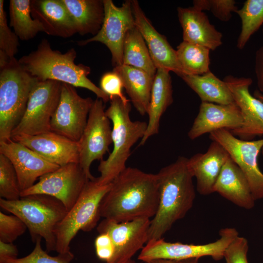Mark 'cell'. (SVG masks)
Returning <instances> with one entry per match:
<instances>
[{
  "instance_id": "cell-1",
  "label": "cell",
  "mask_w": 263,
  "mask_h": 263,
  "mask_svg": "<svg viewBox=\"0 0 263 263\" xmlns=\"http://www.w3.org/2000/svg\"><path fill=\"white\" fill-rule=\"evenodd\" d=\"M159 203L156 174L127 167L111 183L103 198L99 214L115 222L152 218Z\"/></svg>"
},
{
  "instance_id": "cell-2",
  "label": "cell",
  "mask_w": 263,
  "mask_h": 263,
  "mask_svg": "<svg viewBox=\"0 0 263 263\" xmlns=\"http://www.w3.org/2000/svg\"><path fill=\"white\" fill-rule=\"evenodd\" d=\"M188 159L179 156L156 174L159 203L156 214L150 220L148 241L162 238L193 206L195 190Z\"/></svg>"
},
{
  "instance_id": "cell-3",
  "label": "cell",
  "mask_w": 263,
  "mask_h": 263,
  "mask_svg": "<svg viewBox=\"0 0 263 263\" xmlns=\"http://www.w3.org/2000/svg\"><path fill=\"white\" fill-rule=\"evenodd\" d=\"M76 51L71 48L65 53L53 50L49 41L42 39L37 49L19 60L20 67L38 81L52 80L66 83L74 87L85 88L94 93L104 103L109 96L88 78L89 66L76 64Z\"/></svg>"
},
{
  "instance_id": "cell-4",
  "label": "cell",
  "mask_w": 263,
  "mask_h": 263,
  "mask_svg": "<svg viewBox=\"0 0 263 263\" xmlns=\"http://www.w3.org/2000/svg\"><path fill=\"white\" fill-rule=\"evenodd\" d=\"M131 110L130 102L125 104L118 97H114L110 99V105L105 111L113 124V149L98 166L100 175L96 180L100 185L111 183L127 168L126 163L131 154L132 147L145 133L147 123L132 121L130 117Z\"/></svg>"
},
{
  "instance_id": "cell-5",
  "label": "cell",
  "mask_w": 263,
  "mask_h": 263,
  "mask_svg": "<svg viewBox=\"0 0 263 263\" xmlns=\"http://www.w3.org/2000/svg\"><path fill=\"white\" fill-rule=\"evenodd\" d=\"M0 206L23 221L33 242L43 239L47 252L56 251V230L68 212L60 201L47 195L33 194L13 201L0 198Z\"/></svg>"
},
{
  "instance_id": "cell-6",
  "label": "cell",
  "mask_w": 263,
  "mask_h": 263,
  "mask_svg": "<svg viewBox=\"0 0 263 263\" xmlns=\"http://www.w3.org/2000/svg\"><path fill=\"white\" fill-rule=\"evenodd\" d=\"M37 80L20 67L15 57L0 64V142L11 139Z\"/></svg>"
},
{
  "instance_id": "cell-7",
  "label": "cell",
  "mask_w": 263,
  "mask_h": 263,
  "mask_svg": "<svg viewBox=\"0 0 263 263\" xmlns=\"http://www.w3.org/2000/svg\"><path fill=\"white\" fill-rule=\"evenodd\" d=\"M111 186V183L99 184L96 178L87 183L75 204L56 227V251L58 254L71 251L70 243L79 231H90L96 226L101 218L100 203Z\"/></svg>"
},
{
  "instance_id": "cell-8",
  "label": "cell",
  "mask_w": 263,
  "mask_h": 263,
  "mask_svg": "<svg viewBox=\"0 0 263 263\" xmlns=\"http://www.w3.org/2000/svg\"><path fill=\"white\" fill-rule=\"evenodd\" d=\"M219 233L217 240L204 244L171 243L163 238L150 240L141 249L138 259L145 263L156 259L184 260L209 256L220 261L224 258L226 248L239 233L233 227L222 228Z\"/></svg>"
},
{
  "instance_id": "cell-9",
  "label": "cell",
  "mask_w": 263,
  "mask_h": 263,
  "mask_svg": "<svg viewBox=\"0 0 263 263\" xmlns=\"http://www.w3.org/2000/svg\"><path fill=\"white\" fill-rule=\"evenodd\" d=\"M62 83L56 80H37L31 91L27 107L12 136L35 135L50 131L52 117L60 97Z\"/></svg>"
},
{
  "instance_id": "cell-10",
  "label": "cell",
  "mask_w": 263,
  "mask_h": 263,
  "mask_svg": "<svg viewBox=\"0 0 263 263\" xmlns=\"http://www.w3.org/2000/svg\"><path fill=\"white\" fill-rule=\"evenodd\" d=\"M104 103L98 98L94 101L86 127L77 142L79 164L90 180L95 178L90 172L91 164L95 160H103L112 143V128Z\"/></svg>"
},
{
  "instance_id": "cell-11",
  "label": "cell",
  "mask_w": 263,
  "mask_h": 263,
  "mask_svg": "<svg viewBox=\"0 0 263 263\" xmlns=\"http://www.w3.org/2000/svg\"><path fill=\"white\" fill-rule=\"evenodd\" d=\"M89 180L79 163H71L41 176L33 186L21 192V197L50 196L60 201L69 211Z\"/></svg>"
},
{
  "instance_id": "cell-12",
  "label": "cell",
  "mask_w": 263,
  "mask_h": 263,
  "mask_svg": "<svg viewBox=\"0 0 263 263\" xmlns=\"http://www.w3.org/2000/svg\"><path fill=\"white\" fill-rule=\"evenodd\" d=\"M105 16L98 33L86 40L77 41L79 46L93 42L104 44L109 49L112 62L114 67L123 64L124 40L128 32L135 26L130 0H125L121 6H116L112 0H103Z\"/></svg>"
},
{
  "instance_id": "cell-13",
  "label": "cell",
  "mask_w": 263,
  "mask_h": 263,
  "mask_svg": "<svg viewBox=\"0 0 263 263\" xmlns=\"http://www.w3.org/2000/svg\"><path fill=\"white\" fill-rule=\"evenodd\" d=\"M209 138L220 144L245 176L255 201L263 199V173L258 165V156L263 147V138L241 140L229 130L220 129L209 133Z\"/></svg>"
},
{
  "instance_id": "cell-14",
  "label": "cell",
  "mask_w": 263,
  "mask_h": 263,
  "mask_svg": "<svg viewBox=\"0 0 263 263\" xmlns=\"http://www.w3.org/2000/svg\"><path fill=\"white\" fill-rule=\"evenodd\" d=\"M94 101L91 97L80 96L72 85L62 83L60 97L51 120L50 131L78 142Z\"/></svg>"
},
{
  "instance_id": "cell-15",
  "label": "cell",
  "mask_w": 263,
  "mask_h": 263,
  "mask_svg": "<svg viewBox=\"0 0 263 263\" xmlns=\"http://www.w3.org/2000/svg\"><path fill=\"white\" fill-rule=\"evenodd\" d=\"M150 223L149 218L119 223L104 219L97 226V230L99 234H107L113 243L114 253L109 263H120L131 260L142 249L148 241Z\"/></svg>"
},
{
  "instance_id": "cell-16",
  "label": "cell",
  "mask_w": 263,
  "mask_h": 263,
  "mask_svg": "<svg viewBox=\"0 0 263 263\" xmlns=\"http://www.w3.org/2000/svg\"><path fill=\"white\" fill-rule=\"evenodd\" d=\"M223 80L230 90L234 102L241 110L243 120L240 128L229 131L245 141L253 140L257 136L263 135V102L250 93L252 79L228 75Z\"/></svg>"
},
{
  "instance_id": "cell-17",
  "label": "cell",
  "mask_w": 263,
  "mask_h": 263,
  "mask_svg": "<svg viewBox=\"0 0 263 263\" xmlns=\"http://www.w3.org/2000/svg\"><path fill=\"white\" fill-rule=\"evenodd\" d=\"M0 153L7 157L13 165L21 191L33 186L44 174L60 167L12 139L0 142Z\"/></svg>"
},
{
  "instance_id": "cell-18",
  "label": "cell",
  "mask_w": 263,
  "mask_h": 263,
  "mask_svg": "<svg viewBox=\"0 0 263 263\" xmlns=\"http://www.w3.org/2000/svg\"><path fill=\"white\" fill-rule=\"evenodd\" d=\"M135 24L148 48L151 59L157 69L172 71L181 77L185 75L174 50L166 37L160 34L152 26L141 8L138 1L132 0Z\"/></svg>"
},
{
  "instance_id": "cell-19",
  "label": "cell",
  "mask_w": 263,
  "mask_h": 263,
  "mask_svg": "<svg viewBox=\"0 0 263 263\" xmlns=\"http://www.w3.org/2000/svg\"><path fill=\"white\" fill-rule=\"evenodd\" d=\"M11 139L59 166L79 163L78 142L53 132L35 135H17L12 136Z\"/></svg>"
},
{
  "instance_id": "cell-20",
  "label": "cell",
  "mask_w": 263,
  "mask_h": 263,
  "mask_svg": "<svg viewBox=\"0 0 263 263\" xmlns=\"http://www.w3.org/2000/svg\"><path fill=\"white\" fill-rule=\"evenodd\" d=\"M243 123L241 110L235 102L222 105L202 102L188 135L190 139L194 140L220 129L230 131L237 129Z\"/></svg>"
},
{
  "instance_id": "cell-21",
  "label": "cell",
  "mask_w": 263,
  "mask_h": 263,
  "mask_svg": "<svg viewBox=\"0 0 263 263\" xmlns=\"http://www.w3.org/2000/svg\"><path fill=\"white\" fill-rule=\"evenodd\" d=\"M229 155L218 142L212 141L207 151L188 158L187 166L196 179L197 191L202 195L214 192V187L222 169Z\"/></svg>"
},
{
  "instance_id": "cell-22",
  "label": "cell",
  "mask_w": 263,
  "mask_h": 263,
  "mask_svg": "<svg viewBox=\"0 0 263 263\" xmlns=\"http://www.w3.org/2000/svg\"><path fill=\"white\" fill-rule=\"evenodd\" d=\"M183 41L215 50L222 44L223 35L210 23L207 16L193 6L177 8Z\"/></svg>"
},
{
  "instance_id": "cell-23",
  "label": "cell",
  "mask_w": 263,
  "mask_h": 263,
  "mask_svg": "<svg viewBox=\"0 0 263 263\" xmlns=\"http://www.w3.org/2000/svg\"><path fill=\"white\" fill-rule=\"evenodd\" d=\"M32 18L50 36L70 38L77 33L74 22L61 0H31Z\"/></svg>"
},
{
  "instance_id": "cell-24",
  "label": "cell",
  "mask_w": 263,
  "mask_h": 263,
  "mask_svg": "<svg viewBox=\"0 0 263 263\" xmlns=\"http://www.w3.org/2000/svg\"><path fill=\"white\" fill-rule=\"evenodd\" d=\"M214 192L235 205L251 209L256 201L243 172L229 157L224 165L214 187Z\"/></svg>"
},
{
  "instance_id": "cell-25",
  "label": "cell",
  "mask_w": 263,
  "mask_h": 263,
  "mask_svg": "<svg viewBox=\"0 0 263 263\" xmlns=\"http://www.w3.org/2000/svg\"><path fill=\"white\" fill-rule=\"evenodd\" d=\"M169 71L159 68L154 77L147 114L149 121L145 133L140 140L143 146L148 139L159 132L161 116L173 102L172 81Z\"/></svg>"
},
{
  "instance_id": "cell-26",
  "label": "cell",
  "mask_w": 263,
  "mask_h": 263,
  "mask_svg": "<svg viewBox=\"0 0 263 263\" xmlns=\"http://www.w3.org/2000/svg\"><path fill=\"white\" fill-rule=\"evenodd\" d=\"M113 71L121 77L137 111L142 116L147 113L154 77L143 70L124 64L114 67Z\"/></svg>"
},
{
  "instance_id": "cell-27",
  "label": "cell",
  "mask_w": 263,
  "mask_h": 263,
  "mask_svg": "<svg viewBox=\"0 0 263 263\" xmlns=\"http://www.w3.org/2000/svg\"><path fill=\"white\" fill-rule=\"evenodd\" d=\"M75 25L77 33L96 35L100 30L105 16L101 0H61Z\"/></svg>"
},
{
  "instance_id": "cell-28",
  "label": "cell",
  "mask_w": 263,
  "mask_h": 263,
  "mask_svg": "<svg viewBox=\"0 0 263 263\" xmlns=\"http://www.w3.org/2000/svg\"><path fill=\"white\" fill-rule=\"evenodd\" d=\"M181 77L197 94L202 102L222 105L235 102L226 83L210 71L202 75H184Z\"/></svg>"
},
{
  "instance_id": "cell-29",
  "label": "cell",
  "mask_w": 263,
  "mask_h": 263,
  "mask_svg": "<svg viewBox=\"0 0 263 263\" xmlns=\"http://www.w3.org/2000/svg\"><path fill=\"white\" fill-rule=\"evenodd\" d=\"M123 64L143 70L154 77L157 71L142 34L136 27L127 33L123 51Z\"/></svg>"
},
{
  "instance_id": "cell-30",
  "label": "cell",
  "mask_w": 263,
  "mask_h": 263,
  "mask_svg": "<svg viewBox=\"0 0 263 263\" xmlns=\"http://www.w3.org/2000/svg\"><path fill=\"white\" fill-rule=\"evenodd\" d=\"M10 26L19 39L28 40L45 30L31 14V0H10L9 5Z\"/></svg>"
},
{
  "instance_id": "cell-31",
  "label": "cell",
  "mask_w": 263,
  "mask_h": 263,
  "mask_svg": "<svg viewBox=\"0 0 263 263\" xmlns=\"http://www.w3.org/2000/svg\"><path fill=\"white\" fill-rule=\"evenodd\" d=\"M176 51L185 75H202L210 71L209 49L183 41Z\"/></svg>"
},
{
  "instance_id": "cell-32",
  "label": "cell",
  "mask_w": 263,
  "mask_h": 263,
  "mask_svg": "<svg viewBox=\"0 0 263 263\" xmlns=\"http://www.w3.org/2000/svg\"><path fill=\"white\" fill-rule=\"evenodd\" d=\"M236 13L242 23L237 47L242 50L251 37L263 24V0H247Z\"/></svg>"
},
{
  "instance_id": "cell-33",
  "label": "cell",
  "mask_w": 263,
  "mask_h": 263,
  "mask_svg": "<svg viewBox=\"0 0 263 263\" xmlns=\"http://www.w3.org/2000/svg\"><path fill=\"white\" fill-rule=\"evenodd\" d=\"M21 190L15 168L9 159L0 153V196L6 200L21 197Z\"/></svg>"
},
{
  "instance_id": "cell-34",
  "label": "cell",
  "mask_w": 263,
  "mask_h": 263,
  "mask_svg": "<svg viewBox=\"0 0 263 263\" xmlns=\"http://www.w3.org/2000/svg\"><path fill=\"white\" fill-rule=\"evenodd\" d=\"M41 238L38 239L33 251L28 255L20 258L0 261V263H70L74 258L70 251L58 254L56 256L49 255L41 246Z\"/></svg>"
},
{
  "instance_id": "cell-35",
  "label": "cell",
  "mask_w": 263,
  "mask_h": 263,
  "mask_svg": "<svg viewBox=\"0 0 263 263\" xmlns=\"http://www.w3.org/2000/svg\"><path fill=\"white\" fill-rule=\"evenodd\" d=\"M193 7L203 11H210L219 20L226 22L232 17V13L238 9L234 0H195Z\"/></svg>"
},
{
  "instance_id": "cell-36",
  "label": "cell",
  "mask_w": 263,
  "mask_h": 263,
  "mask_svg": "<svg viewBox=\"0 0 263 263\" xmlns=\"http://www.w3.org/2000/svg\"><path fill=\"white\" fill-rule=\"evenodd\" d=\"M19 46V38L7 24L4 0H0V52L9 58L14 57Z\"/></svg>"
},
{
  "instance_id": "cell-37",
  "label": "cell",
  "mask_w": 263,
  "mask_h": 263,
  "mask_svg": "<svg viewBox=\"0 0 263 263\" xmlns=\"http://www.w3.org/2000/svg\"><path fill=\"white\" fill-rule=\"evenodd\" d=\"M27 229L25 223L17 216L0 212V241L13 243Z\"/></svg>"
},
{
  "instance_id": "cell-38",
  "label": "cell",
  "mask_w": 263,
  "mask_h": 263,
  "mask_svg": "<svg viewBox=\"0 0 263 263\" xmlns=\"http://www.w3.org/2000/svg\"><path fill=\"white\" fill-rule=\"evenodd\" d=\"M99 88L110 99L117 97L125 104L130 102L123 93L124 86L121 77L113 71L103 74L100 80Z\"/></svg>"
},
{
  "instance_id": "cell-39",
  "label": "cell",
  "mask_w": 263,
  "mask_h": 263,
  "mask_svg": "<svg viewBox=\"0 0 263 263\" xmlns=\"http://www.w3.org/2000/svg\"><path fill=\"white\" fill-rule=\"evenodd\" d=\"M248 247L247 240L244 237L237 236L225 250L224 258L226 263H248Z\"/></svg>"
},
{
  "instance_id": "cell-40",
  "label": "cell",
  "mask_w": 263,
  "mask_h": 263,
  "mask_svg": "<svg viewBox=\"0 0 263 263\" xmlns=\"http://www.w3.org/2000/svg\"><path fill=\"white\" fill-rule=\"evenodd\" d=\"M95 247L97 257L109 263L114 253V248L110 237L106 233H100L95 240Z\"/></svg>"
},
{
  "instance_id": "cell-41",
  "label": "cell",
  "mask_w": 263,
  "mask_h": 263,
  "mask_svg": "<svg viewBox=\"0 0 263 263\" xmlns=\"http://www.w3.org/2000/svg\"><path fill=\"white\" fill-rule=\"evenodd\" d=\"M255 73L258 90L263 94V45L255 53Z\"/></svg>"
},
{
  "instance_id": "cell-42",
  "label": "cell",
  "mask_w": 263,
  "mask_h": 263,
  "mask_svg": "<svg viewBox=\"0 0 263 263\" xmlns=\"http://www.w3.org/2000/svg\"><path fill=\"white\" fill-rule=\"evenodd\" d=\"M19 251L13 243L0 241V261L18 258Z\"/></svg>"
},
{
  "instance_id": "cell-43",
  "label": "cell",
  "mask_w": 263,
  "mask_h": 263,
  "mask_svg": "<svg viewBox=\"0 0 263 263\" xmlns=\"http://www.w3.org/2000/svg\"><path fill=\"white\" fill-rule=\"evenodd\" d=\"M200 258H191L184 260L156 259L149 261L145 263H199Z\"/></svg>"
},
{
  "instance_id": "cell-44",
  "label": "cell",
  "mask_w": 263,
  "mask_h": 263,
  "mask_svg": "<svg viewBox=\"0 0 263 263\" xmlns=\"http://www.w3.org/2000/svg\"><path fill=\"white\" fill-rule=\"evenodd\" d=\"M253 95L263 102V94L258 90L254 91Z\"/></svg>"
},
{
  "instance_id": "cell-45",
  "label": "cell",
  "mask_w": 263,
  "mask_h": 263,
  "mask_svg": "<svg viewBox=\"0 0 263 263\" xmlns=\"http://www.w3.org/2000/svg\"><path fill=\"white\" fill-rule=\"evenodd\" d=\"M120 263H136L133 260L131 259V260H129L127 261L126 262Z\"/></svg>"
},
{
  "instance_id": "cell-46",
  "label": "cell",
  "mask_w": 263,
  "mask_h": 263,
  "mask_svg": "<svg viewBox=\"0 0 263 263\" xmlns=\"http://www.w3.org/2000/svg\"><path fill=\"white\" fill-rule=\"evenodd\" d=\"M261 153H262V155H263V148H262V149Z\"/></svg>"
},
{
  "instance_id": "cell-47",
  "label": "cell",
  "mask_w": 263,
  "mask_h": 263,
  "mask_svg": "<svg viewBox=\"0 0 263 263\" xmlns=\"http://www.w3.org/2000/svg\"><path fill=\"white\" fill-rule=\"evenodd\" d=\"M262 33H263V28L262 29Z\"/></svg>"
}]
</instances>
